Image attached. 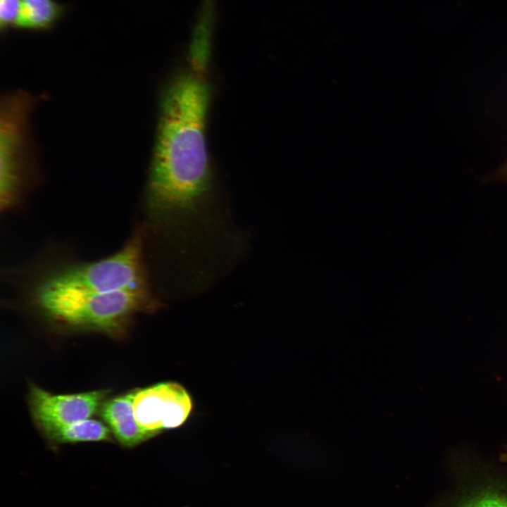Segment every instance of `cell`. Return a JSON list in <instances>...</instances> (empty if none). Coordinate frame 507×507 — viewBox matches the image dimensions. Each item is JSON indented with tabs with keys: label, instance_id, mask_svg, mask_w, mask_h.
<instances>
[{
	"label": "cell",
	"instance_id": "cell-1",
	"mask_svg": "<svg viewBox=\"0 0 507 507\" xmlns=\"http://www.w3.org/2000/svg\"><path fill=\"white\" fill-rule=\"evenodd\" d=\"M211 93L193 71L176 74L165 86L146 184L148 215L187 223L220 202L206 139Z\"/></svg>",
	"mask_w": 507,
	"mask_h": 507
},
{
	"label": "cell",
	"instance_id": "cell-2",
	"mask_svg": "<svg viewBox=\"0 0 507 507\" xmlns=\"http://www.w3.org/2000/svg\"><path fill=\"white\" fill-rule=\"evenodd\" d=\"M35 299L44 313L59 323L113 336L123 334L137 313L159 305L150 289L87 292L42 284Z\"/></svg>",
	"mask_w": 507,
	"mask_h": 507
},
{
	"label": "cell",
	"instance_id": "cell-3",
	"mask_svg": "<svg viewBox=\"0 0 507 507\" xmlns=\"http://www.w3.org/2000/svg\"><path fill=\"white\" fill-rule=\"evenodd\" d=\"M143 244L142 232L139 231L115 254L61 270L41 284L87 292L150 289L143 264Z\"/></svg>",
	"mask_w": 507,
	"mask_h": 507
},
{
	"label": "cell",
	"instance_id": "cell-4",
	"mask_svg": "<svg viewBox=\"0 0 507 507\" xmlns=\"http://www.w3.org/2000/svg\"><path fill=\"white\" fill-rule=\"evenodd\" d=\"M32 96L15 92L4 96L0 114V203L2 209L16 201L29 163L28 120L33 106Z\"/></svg>",
	"mask_w": 507,
	"mask_h": 507
},
{
	"label": "cell",
	"instance_id": "cell-5",
	"mask_svg": "<svg viewBox=\"0 0 507 507\" xmlns=\"http://www.w3.org/2000/svg\"><path fill=\"white\" fill-rule=\"evenodd\" d=\"M133 403L138 424L151 437L165 429L180 426L192 408L187 392L173 382L134 391Z\"/></svg>",
	"mask_w": 507,
	"mask_h": 507
},
{
	"label": "cell",
	"instance_id": "cell-6",
	"mask_svg": "<svg viewBox=\"0 0 507 507\" xmlns=\"http://www.w3.org/2000/svg\"><path fill=\"white\" fill-rule=\"evenodd\" d=\"M106 394V390H96L54 394L32 385L30 407L35 423L42 431L90 418L101 408Z\"/></svg>",
	"mask_w": 507,
	"mask_h": 507
},
{
	"label": "cell",
	"instance_id": "cell-7",
	"mask_svg": "<svg viewBox=\"0 0 507 507\" xmlns=\"http://www.w3.org/2000/svg\"><path fill=\"white\" fill-rule=\"evenodd\" d=\"M465 468L464 480L440 507H507V478L484 467Z\"/></svg>",
	"mask_w": 507,
	"mask_h": 507
},
{
	"label": "cell",
	"instance_id": "cell-8",
	"mask_svg": "<svg viewBox=\"0 0 507 507\" xmlns=\"http://www.w3.org/2000/svg\"><path fill=\"white\" fill-rule=\"evenodd\" d=\"M134 392L104 401L100 408L102 419L118 442L133 447L152 437L138 424L134 410Z\"/></svg>",
	"mask_w": 507,
	"mask_h": 507
},
{
	"label": "cell",
	"instance_id": "cell-9",
	"mask_svg": "<svg viewBox=\"0 0 507 507\" xmlns=\"http://www.w3.org/2000/svg\"><path fill=\"white\" fill-rule=\"evenodd\" d=\"M215 14V0H203L191 33L188 59L192 70L200 75L210 63Z\"/></svg>",
	"mask_w": 507,
	"mask_h": 507
},
{
	"label": "cell",
	"instance_id": "cell-10",
	"mask_svg": "<svg viewBox=\"0 0 507 507\" xmlns=\"http://www.w3.org/2000/svg\"><path fill=\"white\" fill-rule=\"evenodd\" d=\"M16 30L46 31L52 29L68 10L55 0H20Z\"/></svg>",
	"mask_w": 507,
	"mask_h": 507
},
{
	"label": "cell",
	"instance_id": "cell-11",
	"mask_svg": "<svg viewBox=\"0 0 507 507\" xmlns=\"http://www.w3.org/2000/svg\"><path fill=\"white\" fill-rule=\"evenodd\" d=\"M42 432L47 439L57 444L109 441L111 438V431L108 425L91 418L48 428Z\"/></svg>",
	"mask_w": 507,
	"mask_h": 507
},
{
	"label": "cell",
	"instance_id": "cell-12",
	"mask_svg": "<svg viewBox=\"0 0 507 507\" xmlns=\"http://www.w3.org/2000/svg\"><path fill=\"white\" fill-rule=\"evenodd\" d=\"M21 7L20 0H0V30L15 29Z\"/></svg>",
	"mask_w": 507,
	"mask_h": 507
},
{
	"label": "cell",
	"instance_id": "cell-13",
	"mask_svg": "<svg viewBox=\"0 0 507 507\" xmlns=\"http://www.w3.org/2000/svg\"><path fill=\"white\" fill-rule=\"evenodd\" d=\"M501 459L503 462L507 463V449L501 454Z\"/></svg>",
	"mask_w": 507,
	"mask_h": 507
},
{
	"label": "cell",
	"instance_id": "cell-14",
	"mask_svg": "<svg viewBox=\"0 0 507 507\" xmlns=\"http://www.w3.org/2000/svg\"><path fill=\"white\" fill-rule=\"evenodd\" d=\"M501 172L505 176L507 177V163L503 167Z\"/></svg>",
	"mask_w": 507,
	"mask_h": 507
}]
</instances>
